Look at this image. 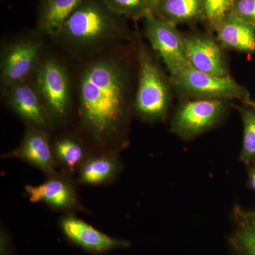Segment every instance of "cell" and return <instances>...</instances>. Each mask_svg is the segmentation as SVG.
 <instances>
[{
    "instance_id": "6da1fadb",
    "label": "cell",
    "mask_w": 255,
    "mask_h": 255,
    "mask_svg": "<svg viewBox=\"0 0 255 255\" xmlns=\"http://www.w3.org/2000/svg\"><path fill=\"white\" fill-rule=\"evenodd\" d=\"M130 97L128 73L117 55L94 58L79 81V114L82 125L99 142L115 137L127 119Z\"/></svg>"
},
{
    "instance_id": "7a4b0ae2",
    "label": "cell",
    "mask_w": 255,
    "mask_h": 255,
    "mask_svg": "<svg viewBox=\"0 0 255 255\" xmlns=\"http://www.w3.org/2000/svg\"><path fill=\"white\" fill-rule=\"evenodd\" d=\"M125 18L107 7L102 0H82L57 36L75 49L97 48L130 38Z\"/></svg>"
},
{
    "instance_id": "3957f363",
    "label": "cell",
    "mask_w": 255,
    "mask_h": 255,
    "mask_svg": "<svg viewBox=\"0 0 255 255\" xmlns=\"http://www.w3.org/2000/svg\"><path fill=\"white\" fill-rule=\"evenodd\" d=\"M139 39L138 83L135 94V110L145 120H162L167 115L170 104L169 82L155 59Z\"/></svg>"
},
{
    "instance_id": "277c9868",
    "label": "cell",
    "mask_w": 255,
    "mask_h": 255,
    "mask_svg": "<svg viewBox=\"0 0 255 255\" xmlns=\"http://www.w3.org/2000/svg\"><path fill=\"white\" fill-rule=\"evenodd\" d=\"M171 83L185 95L202 100L251 101L248 89L231 76L221 77L199 71L192 67L171 77Z\"/></svg>"
},
{
    "instance_id": "5b68a950",
    "label": "cell",
    "mask_w": 255,
    "mask_h": 255,
    "mask_svg": "<svg viewBox=\"0 0 255 255\" xmlns=\"http://www.w3.org/2000/svg\"><path fill=\"white\" fill-rule=\"evenodd\" d=\"M143 29L146 38L160 57L171 77L190 68L182 35L175 25L151 14L144 18Z\"/></svg>"
},
{
    "instance_id": "8992f818",
    "label": "cell",
    "mask_w": 255,
    "mask_h": 255,
    "mask_svg": "<svg viewBox=\"0 0 255 255\" xmlns=\"http://www.w3.org/2000/svg\"><path fill=\"white\" fill-rule=\"evenodd\" d=\"M35 89L51 117L62 118L70 105V81L65 67L53 58L38 64Z\"/></svg>"
},
{
    "instance_id": "52a82bcc",
    "label": "cell",
    "mask_w": 255,
    "mask_h": 255,
    "mask_svg": "<svg viewBox=\"0 0 255 255\" xmlns=\"http://www.w3.org/2000/svg\"><path fill=\"white\" fill-rule=\"evenodd\" d=\"M228 100L196 99L183 104L172 121L179 137L191 139L214 127L227 112Z\"/></svg>"
},
{
    "instance_id": "ba28073f",
    "label": "cell",
    "mask_w": 255,
    "mask_h": 255,
    "mask_svg": "<svg viewBox=\"0 0 255 255\" xmlns=\"http://www.w3.org/2000/svg\"><path fill=\"white\" fill-rule=\"evenodd\" d=\"M43 43L36 37L20 40L4 50L1 60V91L25 81L38 64Z\"/></svg>"
},
{
    "instance_id": "9c48e42d",
    "label": "cell",
    "mask_w": 255,
    "mask_h": 255,
    "mask_svg": "<svg viewBox=\"0 0 255 255\" xmlns=\"http://www.w3.org/2000/svg\"><path fill=\"white\" fill-rule=\"evenodd\" d=\"M182 38L191 67L217 76H229L227 63L217 41L196 33L182 35Z\"/></svg>"
},
{
    "instance_id": "30bf717a",
    "label": "cell",
    "mask_w": 255,
    "mask_h": 255,
    "mask_svg": "<svg viewBox=\"0 0 255 255\" xmlns=\"http://www.w3.org/2000/svg\"><path fill=\"white\" fill-rule=\"evenodd\" d=\"M4 95L10 108L31 127L43 130L51 127V116L46 106L36 89L26 81L10 87Z\"/></svg>"
},
{
    "instance_id": "8fae6325",
    "label": "cell",
    "mask_w": 255,
    "mask_h": 255,
    "mask_svg": "<svg viewBox=\"0 0 255 255\" xmlns=\"http://www.w3.org/2000/svg\"><path fill=\"white\" fill-rule=\"evenodd\" d=\"M60 226L69 241L94 254L129 246L128 242L111 238L73 215H67L62 218Z\"/></svg>"
},
{
    "instance_id": "7c38bea8",
    "label": "cell",
    "mask_w": 255,
    "mask_h": 255,
    "mask_svg": "<svg viewBox=\"0 0 255 255\" xmlns=\"http://www.w3.org/2000/svg\"><path fill=\"white\" fill-rule=\"evenodd\" d=\"M1 157L22 159L49 176L56 174L55 160L48 134L45 130L31 126L17 148L4 154Z\"/></svg>"
},
{
    "instance_id": "4fadbf2b",
    "label": "cell",
    "mask_w": 255,
    "mask_h": 255,
    "mask_svg": "<svg viewBox=\"0 0 255 255\" xmlns=\"http://www.w3.org/2000/svg\"><path fill=\"white\" fill-rule=\"evenodd\" d=\"M25 189L33 204L44 203L53 209L64 211L77 209L80 206L72 184L57 174L50 176L39 185H26Z\"/></svg>"
},
{
    "instance_id": "5bb4252c",
    "label": "cell",
    "mask_w": 255,
    "mask_h": 255,
    "mask_svg": "<svg viewBox=\"0 0 255 255\" xmlns=\"http://www.w3.org/2000/svg\"><path fill=\"white\" fill-rule=\"evenodd\" d=\"M221 46L242 53H255V24L233 13L223 16L212 27Z\"/></svg>"
},
{
    "instance_id": "9a60e30c",
    "label": "cell",
    "mask_w": 255,
    "mask_h": 255,
    "mask_svg": "<svg viewBox=\"0 0 255 255\" xmlns=\"http://www.w3.org/2000/svg\"><path fill=\"white\" fill-rule=\"evenodd\" d=\"M152 14L177 25L206 19L205 0H160L155 5Z\"/></svg>"
},
{
    "instance_id": "2e32d148",
    "label": "cell",
    "mask_w": 255,
    "mask_h": 255,
    "mask_svg": "<svg viewBox=\"0 0 255 255\" xmlns=\"http://www.w3.org/2000/svg\"><path fill=\"white\" fill-rule=\"evenodd\" d=\"M82 0H40L38 31L50 36H57L70 15Z\"/></svg>"
},
{
    "instance_id": "e0dca14e",
    "label": "cell",
    "mask_w": 255,
    "mask_h": 255,
    "mask_svg": "<svg viewBox=\"0 0 255 255\" xmlns=\"http://www.w3.org/2000/svg\"><path fill=\"white\" fill-rule=\"evenodd\" d=\"M79 169V182L81 184L102 185L116 177L119 163L115 155L103 154L85 159Z\"/></svg>"
},
{
    "instance_id": "ac0fdd59",
    "label": "cell",
    "mask_w": 255,
    "mask_h": 255,
    "mask_svg": "<svg viewBox=\"0 0 255 255\" xmlns=\"http://www.w3.org/2000/svg\"><path fill=\"white\" fill-rule=\"evenodd\" d=\"M55 160L70 171L80 169L86 159L85 148L81 142L73 137L58 139L52 147Z\"/></svg>"
},
{
    "instance_id": "d6986e66",
    "label": "cell",
    "mask_w": 255,
    "mask_h": 255,
    "mask_svg": "<svg viewBox=\"0 0 255 255\" xmlns=\"http://www.w3.org/2000/svg\"><path fill=\"white\" fill-rule=\"evenodd\" d=\"M238 228L234 238L235 246L241 255H255V217L237 211Z\"/></svg>"
},
{
    "instance_id": "ffe728a7",
    "label": "cell",
    "mask_w": 255,
    "mask_h": 255,
    "mask_svg": "<svg viewBox=\"0 0 255 255\" xmlns=\"http://www.w3.org/2000/svg\"><path fill=\"white\" fill-rule=\"evenodd\" d=\"M114 12L124 18L137 20L152 14L153 6L150 0H102Z\"/></svg>"
},
{
    "instance_id": "44dd1931",
    "label": "cell",
    "mask_w": 255,
    "mask_h": 255,
    "mask_svg": "<svg viewBox=\"0 0 255 255\" xmlns=\"http://www.w3.org/2000/svg\"><path fill=\"white\" fill-rule=\"evenodd\" d=\"M243 124L241 159L247 164L255 159V108L246 105L240 109Z\"/></svg>"
},
{
    "instance_id": "7402d4cb",
    "label": "cell",
    "mask_w": 255,
    "mask_h": 255,
    "mask_svg": "<svg viewBox=\"0 0 255 255\" xmlns=\"http://www.w3.org/2000/svg\"><path fill=\"white\" fill-rule=\"evenodd\" d=\"M236 0H205L206 21L211 27L231 13Z\"/></svg>"
},
{
    "instance_id": "603a6c76",
    "label": "cell",
    "mask_w": 255,
    "mask_h": 255,
    "mask_svg": "<svg viewBox=\"0 0 255 255\" xmlns=\"http://www.w3.org/2000/svg\"><path fill=\"white\" fill-rule=\"evenodd\" d=\"M231 12L255 24V0H236Z\"/></svg>"
},
{
    "instance_id": "cb8c5ba5",
    "label": "cell",
    "mask_w": 255,
    "mask_h": 255,
    "mask_svg": "<svg viewBox=\"0 0 255 255\" xmlns=\"http://www.w3.org/2000/svg\"><path fill=\"white\" fill-rule=\"evenodd\" d=\"M11 240L4 229L1 230V255H11Z\"/></svg>"
},
{
    "instance_id": "d4e9b609",
    "label": "cell",
    "mask_w": 255,
    "mask_h": 255,
    "mask_svg": "<svg viewBox=\"0 0 255 255\" xmlns=\"http://www.w3.org/2000/svg\"><path fill=\"white\" fill-rule=\"evenodd\" d=\"M248 182L252 189L255 191V165L251 167L248 171Z\"/></svg>"
},
{
    "instance_id": "484cf974",
    "label": "cell",
    "mask_w": 255,
    "mask_h": 255,
    "mask_svg": "<svg viewBox=\"0 0 255 255\" xmlns=\"http://www.w3.org/2000/svg\"><path fill=\"white\" fill-rule=\"evenodd\" d=\"M245 105L251 106V107H255V102H253V101H249V102H247L246 103H244Z\"/></svg>"
},
{
    "instance_id": "4316f807",
    "label": "cell",
    "mask_w": 255,
    "mask_h": 255,
    "mask_svg": "<svg viewBox=\"0 0 255 255\" xmlns=\"http://www.w3.org/2000/svg\"><path fill=\"white\" fill-rule=\"evenodd\" d=\"M244 214L247 216H252V217H255V211H251V212H244Z\"/></svg>"
},
{
    "instance_id": "83f0119b",
    "label": "cell",
    "mask_w": 255,
    "mask_h": 255,
    "mask_svg": "<svg viewBox=\"0 0 255 255\" xmlns=\"http://www.w3.org/2000/svg\"><path fill=\"white\" fill-rule=\"evenodd\" d=\"M150 2L152 3V6H155V5L157 4V2H159L160 0H150Z\"/></svg>"
}]
</instances>
